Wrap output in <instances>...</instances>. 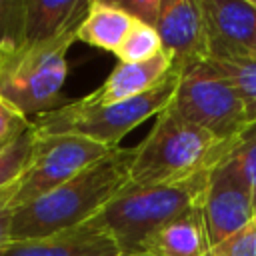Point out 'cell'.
I'll return each mask as SVG.
<instances>
[{"label": "cell", "instance_id": "19", "mask_svg": "<svg viewBox=\"0 0 256 256\" xmlns=\"http://www.w3.org/2000/svg\"><path fill=\"white\" fill-rule=\"evenodd\" d=\"M228 156L240 180L252 192H256V122L240 134L236 146Z\"/></svg>", "mask_w": 256, "mask_h": 256}, {"label": "cell", "instance_id": "4", "mask_svg": "<svg viewBox=\"0 0 256 256\" xmlns=\"http://www.w3.org/2000/svg\"><path fill=\"white\" fill-rule=\"evenodd\" d=\"M208 172L180 182L126 184L96 216L114 236L120 252H140L142 244L166 222L202 202Z\"/></svg>", "mask_w": 256, "mask_h": 256}, {"label": "cell", "instance_id": "1", "mask_svg": "<svg viewBox=\"0 0 256 256\" xmlns=\"http://www.w3.org/2000/svg\"><path fill=\"white\" fill-rule=\"evenodd\" d=\"M134 148H114L80 174L14 210L12 242L50 236L96 218L130 182Z\"/></svg>", "mask_w": 256, "mask_h": 256}, {"label": "cell", "instance_id": "12", "mask_svg": "<svg viewBox=\"0 0 256 256\" xmlns=\"http://www.w3.org/2000/svg\"><path fill=\"white\" fill-rule=\"evenodd\" d=\"M150 256H210L212 244L202 214L196 204L158 228L140 248Z\"/></svg>", "mask_w": 256, "mask_h": 256}, {"label": "cell", "instance_id": "14", "mask_svg": "<svg viewBox=\"0 0 256 256\" xmlns=\"http://www.w3.org/2000/svg\"><path fill=\"white\" fill-rule=\"evenodd\" d=\"M88 4L84 0H24L22 42H48L80 28Z\"/></svg>", "mask_w": 256, "mask_h": 256}, {"label": "cell", "instance_id": "22", "mask_svg": "<svg viewBox=\"0 0 256 256\" xmlns=\"http://www.w3.org/2000/svg\"><path fill=\"white\" fill-rule=\"evenodd\" d=\"M210 256H256V216L240 232L214 246Z\"/></svg>", "mask_w": 256, "mask_h": 256}, {"label": "cell", "instance_id": "21", "mask_svg": "<svg viewBox=\"0 0 256 256\" xmlns=\"http://www.w3.org/2000/svg\"><path fill=\"white\" fill-rule=\"evenodd\" d=\"M32 126V120L18 112L12 104H8L4 98H0V150L16 142L28 128Z\"/></svg>", "mask_w": 256, "mask_h": 256}, {"label": "cell", "instance_id": "7", "mask_svg": "<svg viewBox=\"0 0 256 256\" xmlns=\"http://www.w3.org/2000/svg\"><path fill=\"white\" fill-rule=\"evenodd\" d=\"M110 150L114 148H106L104 144L76 134L36 132L30 162L20 174V178L12 184L10 206L16 210L48 194L50 190L68 182L84 168L106 156Z\"/></svg>", "mask_w": 256, "mask_h": 256}, {"label": "cell", "instance_id": "11", "mask_svg": "<svg viewBox=\"0 0 256 256\" xmlns=\"http://www.w3.org/2000/svg\"><path fill=\"white\" fill-rule=\"evenodd\" d=\"M120 246L114 236L92 218L80 226L32 240L10 242L0 256H116Z\"/></svg>", "mask_w": 256, "mask_h": 256}, {"label": "cell", "instance_id": "25", "mask_svg": "<svg viewBox=\"0 0 256 256\" xmlns=\"http://www.w3.org/2000/svg\"><path fill=\"white\" fill-rule=\"evenodd\" d=\"M116 256H150V254H146V252H134V254H124V252H120V254H116Z\"/></svg>", "mask_w": 256, "mask_h": 256}, {"label": "cell", "instance_id": "16", "mask_svg": "<svg viewBox=\"0 0 256 256\" xmlns=\"http://www.w3.org/2000/svg\"><path fill=\"white\" fill-rule=\"evenodd\" d=\"M218 72H222L236 88L246 118L250 124L256 122V54L230 58V60H208Z\"/></svg>", "mask_w": 256, "mask_h": 256}, {"label": "cell", "instance_id": "17", "mask_svg": "<svg viewBox=\"0 0 256 256\" xmlns=\"http://www.w3.org/2000/svg\"><path fill=\"white\" fill-rule=\"evenodd\" d=\"M160 52H164V48L158 32L152 26L136 20L116 56L120 62H144L158 56Z\"/></svg>", "mask_w": 256, "mask_h": 256}, {"label": "cell", "instance_id": "15", "mask_svg": "<svg viewBox=\"0 0 256 256\" xmlns=\"http://www.w3.org/2000/svg\"><path fill=\"white\" fill-rule=\"evenodd\" d=\"M134 22L136 20L118 2L94 0L88 4V12L78 28L76 40L116 54Z\"/></svg>", "mask_w": 256, "mask_h": 256}, {"label": "cell", "instance_id": "2", "mask_svg": "<svg viewBox=\"0 0 256 256\" xmlns=\"http://www.w3.org/2000/svg\"><path fill=\"white\" fill-rule=\"evenodd\" d=\"M236 142L214 138L182 120L168 104L156 116L146 138L134 146L130 184H166L204 174L226 158Z\"/></svg>", "mask_w": 256, "mask_h": 256}, {"label": "cell", "instance_id": "26", "mask_svg": "<svg viewBox=\"0 0 256 256\" xmlns=\"http://www.w3.org/2000/svg\"><path fill=\"white\" fill-rule=\"evenodd\" d=\"M254 210H256V192H254Z\"/></svg>", "mask_w": 256, "mask_h": 256}, {"label": "cell", "instance_id": "6", "mask_svg": "<svg viewBox=\"0 0 256 256\" xmlns=\"http://www.w3.org/2000/svg\"><path fill=\"white\" fill-rule=\"evenodd\" d=\"M170 108L222 142H236L250 126L236 88L208 60L180 74Z\"/></svg>", "mask_w": 256, "mask_h": 256}, {"label": "cell", "instance_id": "18", "mask_svg": "<svg viewBox=\"0 0 256 256\" xmlns=\"http://www.w3.org/2000/svg\"><path fill=\"white\" fill-rule=\"evenodd\" d=\"M34 142H36V130L34 126H30L28 132H24L16 142L0 150V190L12 186L20 178V174L30 162Z\"/></svg>", "mask_w": 256, "mask_h": 256}, {"label": "cell", "instance_id": "9", "mask_svg": "<svg viewBox=\"0 0 256 256\" xmlns=\"http://www.w3.org/2000/svg\"><path fill=\"white\" fill-rule=\"evenodd\" d=\"M162 40L172 68L180 74L208 60V40L200 0H162L152 24Z\"/></svg>", "mask_w": 256, "mask_h": 256}, {"label": "cell", "instance_id": "24", "mask_svg": "<svg viewBox=\"0 0 256 256\" xmlns=\"http://www.w3.org/2000/svg\"><path fill=\"white\" fill-rule=\"evenodd\" d=\"M10 198H12V186L0 190V252L12 242L10 230H12L14 208L10 206Z\"/></svg>", "mask_w": 256, "mask_h": 256}, {"label": "cell", "instance_id": "8", "mask_svg": "<svg viewBox=\"0 0 256 256\" xmlns=\"http://www.w3.org/2000/svg\"><path fill=\"white\" fill-rule=\"evenodd\" d=\"M200 206L212 248L254 220V192L240 180L230 156L210 170Z\"/></svg>", "mask_w": 256, "mask_h": 256}, {"label": "cell", "instance_id": "23", "mask_svg": "<svg viewBox=\"0 0 256 256\" xmlns=\"http://www.w3.org/2000/svg\"><path fill=\"white\" fill-rule=\"evenodd\" d=\"M134 20L138 22H144L148 26L154 24L158 12H160V6H162V0H116Z\"/></svg>", "mask_w": 256, "mask_h": 256}, {"label": "cell", "instance_id": "13", "mask_svg": "<svg viewBox=\"0 0 256 256\" xmlns=\"http://www.w3.org/2000/svg\"><path fill=\"white\" fill-rule=\"evenodd\" d=\"M170 72H172V60L166 52H160L158 56L144 62H120L108 74L102 86L90 92L88 96L102 104L130 100L154 90L158 84H162L168 78Z\"/></svg>", "mask_w": 256, "mask_h": 256}, {"label": "cell", "instance_id": "5", "mask_svg": "<svg viewBox=\"0 0 256 256\" xmlns=\"http://www.w3.org/2000/svg\"><path fill=\"white\" fill-rule=\"evenodd\" d=\"M76 30L38 44H16L0 54V98L24 116H40L64 102L62 86L68 74L66 54L76 42Z\"/></svg>", "mask_w": 256, "mask_h": 256}, {"label": "cell", "instance_id": "20", "mask_svg": "<svg viewBox=\"0 0 256 256\" xmlns=\"http://www.w3.org/2000/svg\"><path fill=\"white\" fill-rule=\"evenodd\" d=\"M24 0H0V54L22 44Z\"/></svg>", "mask_w": 256, "mask_h": 256}, {"label": "cell", "instance_id": "3", "mask_svg": "<svg viewBox=\"0 0 256 256\" xmlns=\"http://www.w3.org/2000/svg\"><path fill=\"white\" fill-rule=\"evenodd\" d=\"M180 72L172 68L168 78L154 90L130 100L102 104L88 94L62 104L32 120L40 134H76L106 148H120V140L148 118H156L172 100Z\"/></svg>", "mask_w": 256, "mask_h": 256}, {"label": "cell", "instance_id": "10", "mask_svg": "<svg viewBox=\"0 0 256 256\" xmlns=\"http://www.w3.org/2000/svg\"><path fill=\"white\" fill-rule=\"evenodd\" d=\"M208 60L256 54V0H200Z\"/></svg>", "mask_w": 256, "mask_h": 256}]
</instances>
